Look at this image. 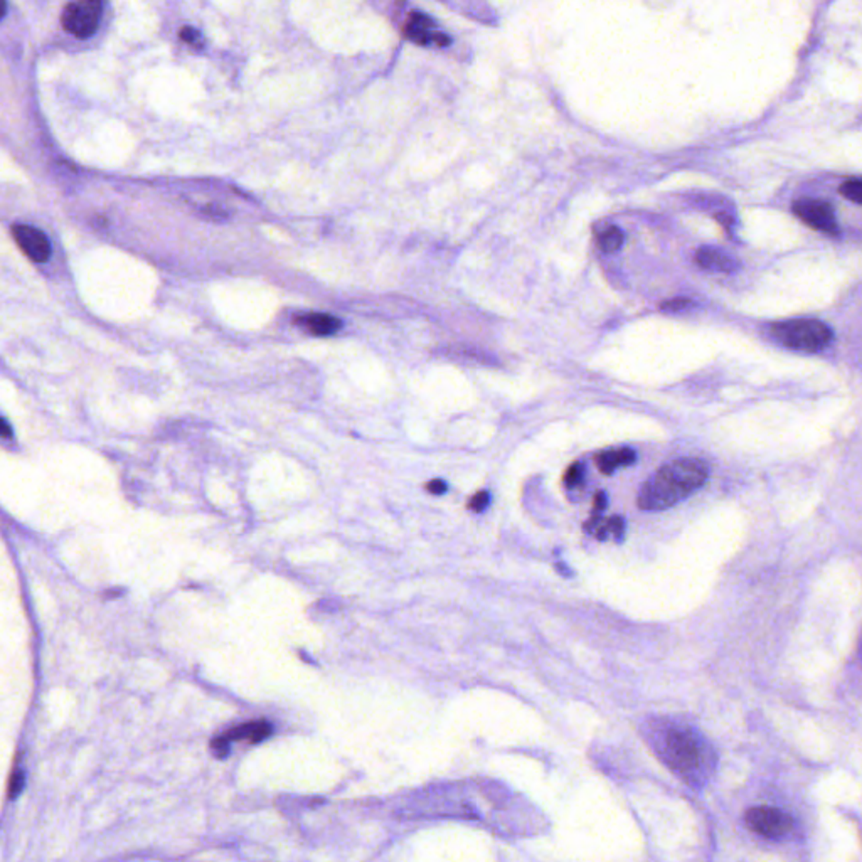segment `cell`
<instances>
[{"label": "cell", "instance_id": "cell-6", "mask_svg": "<svg viewBox=\"0 0 862 862\" xmlns=\"http://www.w3.org/2000/svg\"><path fill=\"white\" fill-rule=\"evenodd\" d=\"M791 209L800 221L810 226L815 231H822L830 237L840 235L836 214L828 202L818 201V199H800L793 204Z\"/></svg>", "mask_w": 862, "mask_h": 862}, {"label": "cell", "instance_id": "cell-7", "mask_svg": "<svg viewBox=\"0 0 862 862\" xmlns=\"http://www.w3.org/2000/svg\"><path fill=\"white\" fill-rule=\"evenodd\" d=\"M270 734H272V724L268 721H251V722L237 726V728L226 731L225 734L214 738L211 741V748H213L214 755L218 758H226L229 755V743L231 741L247 740L249 743H260Z\"/></svg>", "mask_w": 862, "mask_h": 862}, {"label": "cell", "instance_id": "cell-11", "mask_svg": "<svg viewBox=\"0 0 862 862\" xmlns=\"http://www.w3.org/2000/svg\"><path fill=\"white\" fill-rule=\"evenodd\" d=\"M296 322L300 327H304L305 331L317 337L332 335L343 327V322L337 317H334L331 314H322V312H308L304 315H298Z\"/></svg>", "mask_w": 862, "mask_h": 862}, {"label": "cell", "instance_id": "cell-5", "mask_svg": "<svg viewBox=\"0 0 862 862\" xmlns=\"http://www.w3.org/2000/svg\"><path fill=\"white\" fill-rule=\"evenodd\" d=\"M102 0H74L64 9L61 23L70 34L84 39L95 34L102 21Z\"/></svg>", "mask_w": 862, "mask_h": 862}, {"label": "cell", "instance_id": "cell-14", "mask_svg": "<svg viewBox=\"0 0 862 862\" xmlns=\"http://www.w3.org/2000/svg\"><path fill=\"white\" fill-rule=\"evenodd\" d=\"M624 241H625L624 231L614 226V228H608L600 237V247H602L605 253H615V251L622 248Z\"/></svg>", "mask_w": 862, "mask_h": 862}, {"label": "cell", "instance_id": "cell-19", "mask_svg": "<svg viewBox=\"0 0 862 862\" xmlns=\"http://www.w3.org/2000/svg\"><path fill=\"white\" fill-rule=\"evenodd\" d=\"M180 37H182L186 43H189V44H192V46H196V48H201L202 46L201 34H199L196 29H192V27H184V29H182V33H180Z\"/></svg>", "mask_w": 862, "mask_h": 862}, {"label": "cell", "instance_id": "cell-20", "mask_svg": "<svg viewBox=\"0 0 862 862\" xmlns=\"http://www.w3.org/2000/svg\"><path fill=\"white\" fill-rule=\"evenodd\" d=\"M447 489H449L447 482H443V480H440V479H435V480H431V482H428V484H426V490H428L430 494H433V496H441V494H445V492H447Z\"/></svg>", "mask_w": 862, "mask_h": 862}, {"label": "cell", "instance_id": "cell-9", "mask_svg": "<svg viewBox=\"0 0 862 862\" xmlns=\"http://www.w3.org/2000/svg\"><path fill=\"white\" fill-rule=\"evenodd\" d=\"M406 36L418 44H449V39L440 33H435V25L426 17L425 14H413L404 27Z\"/></svg>", "mask_w": 862, "mask_h": 862}, {"label": "cell", "instance_id": "cell-18", "mask_svg": "<svg viewBox=\"0 0 862 862\" xmlns=\"http://www.w3.org/2000/svg\"><path fill=\"white\" fill-rule=\"evenodd\" d=\"M489 504H490V494L487 490H480L472 497L469 508L473 512H484L485 508H489Z\"/></svg>", "mask_w": 862, "mask_h": 862}, {"label": "cell", "instance_id": "cell-21", "mask_svg": "<svg viewBox=\"0 0 862 862\" xmlns=\"http://www.w3.org/2000/svg\"><path fill=\"white\" fill-rule=\"evenodd\" d=\"M23 785H24V773H23V771H19V773L14 777L13 781H11V789H9V795H11V799L17 797V793L21 791Z\"/></svg>", "mask_w": 862, "mask_h": 862}, {"label": "cell", "instance_id": "cell-1", "mask_svg": "<svg viewBox=\"0 0 862 862\" xmlns=\"http://www.w3.org/2000/svg\"><path fill=\"white\" fill-rule=\"evenodd\" d=\"M644 734L662 763L693 789H702L716 768L708 740L683 721L655 718L644 724Z\"/></svg>", "mask_w": 862, "mask_h": 862}, {"label": "cell", "instance_id": "cell-2", "mask_svg": "<svg viewBox=\"0 0 862 862\" xmlns=\"http://www.w3.org/2000/svg\"><path fill=\"white\" fill-rule=\"evenodd\" d=\"M704 461L681 459L654 473L638 492L637 504L642 510H665L693 496L708 480Z\"/></svg>", "mask_w": 862, "mask_h": 862}, {"label": "cell", "instance_id": "cell-15", "mask_svg": "<svg viewBox=\"0 0 862 862\" xmlns=\"http://www.w3.org/2000/svg\"><path fill=\"white\" fill-rule=\"evenodd\" d=\"M840 194L849 201L862 206V179H850L840 186Z\"/></svg>", "mask_w": 862, "mask_h": 862}, {"label": "cell", "instance_id": "cell-12", "mask_svg": "<svg viewBox=\"0 0 862 862\" xmlns=\"http://www.w3.org/2000/svg\"><path fill=\"white\" fill-rule=\"evenodd\" d=\"M637 460V455L635 451L632 449H614L606 450L600 453L596 457V463H598V469L600 472L605 473V475H612V473L620 469V467H628L632 463H635Z\"/></svg>", "mask_w": 862, "mask_h": 862}, {"label": "cell", "instance_id": "cell-10", "mask_svg": "<svg viewBox=\"0 0 862 862\" xmlns=\"http://www.w3.org/2000/svg\"><path fill=\"white\" fill-rule=\"evenodd\" d=\"M696 261L701 268L709 272L732 273L740 268L738 261L734 260L731 255L712 247L697 249Z\"/></svg>", "mask_w": 862, "mask_h": 862}, {"label": "cell", "instance_id": "cell-8", "mask_svg": "<svg viewBox=\"0 0 862 862\" xmlns=\"http://www.w3.org/2000/svg\"><path fill=\"white\" fill-rule=\"evenodd\" d=\"M13 235L19 248L36 263H46L51 258V243L37 228L27 225L13 226Z\"/></svg>", "mask_w": 862, "mask_h": 862}, {"label": "cell", "instance_id": "cell-3", "mask_svg": "<svg viewBox=\"0 0 862 862\" xmlns=\"http://www.w3.org/2000/svg\"><path fill=\"white\" fill-rule=\"evenodd\" d=\"M771 334L785 347L802 353H818L826 349L832 341V331L824 322L814 319H795L773 324Z\"/></svg>", "mask_w": 862, "mask_h": 862}, {"label": "cell", "instance_id": "cell-4", "mask_svg": "<svg viewBox=\"0 0 862 862\" xmlns=\"http://www.w3.org/2000/svg\"><path fill=\"white\" fill-rule=\"evenodd\" d=\"M744 824L761 838L773 842H785L795 836L797 824L791 815L775 807H753L744 814Z\"/></svg>", "mask_w": 862, "mask_h": 862}, {"label": "cell", "instance_id": "cell-17", "mask_svg": "<svg viewBox=\"0 0 862 862\" xmlns=\"http://www.w3.org/2000/svg\"><path fill=\"white\" fill-rule=\"evenodd\" d=\"M691 305H693V302L687 300V298H673V300L663 302L661 310L662 312H669V314H677V312H684Z\"/></svg>", "mask_w": 862, "mask_h": 862}, {"label": "cell", "instance_id": "cell-13", "mask_svg": "<svg viewBox=\"0 0 862 862\" xmlns=\"http://www.w3.org/2000/svg\"><path fill=\"white\" fill-rule=\"evenodd\" d=\"M595 536L600 539V541H605L608 536H614V539H616V543H622L624 538H625V520L620 516H615V518H610V519L602 520L600 526L596 528L595 531Z\"/></svg>", "mask_w": 862, "mask_h": 862}, {"label": "cell", "instance_id": "cell-22", "mask_svg": "<svg viewBox=\"0 0 862 862\" xmlns=\"http://www.w3.org/2000/svg\"><path fill=\"white\" fill-rule=\"evenodd\" d=\"M2 431H4V435H5V438L11 437V431H9V425H7V421H5V420L2 421Z\"/></svg>", "mask_w": 862, "mask_h": 862}, {"label": "cell", "instance_id": "cell-16", "mask_svg": "<svg viewBox=\"0 0 862 862\" xmlns=\"http://www.w3.org/2000/svg\"><path fill=\"white\" fill-rule=\"evenodd\" d=\"M583 479H585V467H583L579 461H576V463H573V465L567 469L563 482H565V485L569 487V489H575V487H578V485L583 482Z\"/></svg>", "mask_w": 862, "mask_h": 862}]
</instances>
